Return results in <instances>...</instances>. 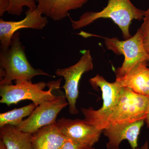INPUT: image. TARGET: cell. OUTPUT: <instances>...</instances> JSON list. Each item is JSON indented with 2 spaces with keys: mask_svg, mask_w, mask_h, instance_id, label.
<instances>
[{
  "mask_svg": "<svg viewBox=\"0 0 149 149\" xmlns=\"http://www.w3.org/2000/svg\"><path fill=\"white\" fill-rule=\"evenodd\" d=\"M145 13V11L136 8L130 0H109L107 5L101 11L85 13L77 21L69 17L73 29L87 26L98 19H111L121 29L123 38L127 40L132 37L129 32L131 22L134 19L141 20Z\"/></svg>",
  "mask_w": 149,
  "mask_h": 149,
  "instance_id": "cell-1",
  "label": "cell"
},
{
  "mask_svg": "<svg viewBox=\"0 0 149 149\" xmlns=\"http://www.w3.org/2000/svg\"><path fill=\"white\" fill-rule=\"evenodd\" d=\"M0 67L4 70L5 75L0 81V85L11 84L13 80L31 81L37 75L55 77L40 69H35L29 63L24 47L20 41L19 32L15 33L12 38L10 47L6 50H1Z\"/></svg>",
  "mask_w": 149,
  "mask_h": 149,
  "instance_id": "cell-2",
  "label": "cell"
},
{
  "mask_svg": "<svg viewBox=\"0 0 149 149\" xmlns=\"http://www.w3.org/2000/svg\"><path fill=\"white\" fill-rule=\"evenodd\" d=\"M63 77L47 84L40 82L33 83L24 80H15V84L0 85L1 103L8 106L24 100H29L38 106L45 102L54 100L58 96L54 95V90L59 89Z\"/></svg>",
  "mask_w": 149,
  "mask_h": 149,
  "instance_id": "cell-3",
  "label": "cell"
},
{
  "mask_svg": "<svg viewBox=\"0 0 149 149\" xmlns=\"http://www.w3.org/2000/svg\"><path fill=\"white\" fill-rule=\"evenodd\" d=\"M149 111L148 97L123 87L117 104L98 129L102 131L111 125L132 123L141 120L145 121Z\"/></svg>",
  "mask_w": 149,
  "mask_h": 149,
  "instance_id": "cell-4",
  "label": "cell"
},
{
  "mask_svg": "<svg viewBox=\"0 0 149 149\" xmlns=\"http://www.w3.org/2000/svg\"><path fill=\"white\" fill-rule=\"evenodd\" d=\"M103 38L108 49L124 56L122 65L116 70V79L124 77L140 63L149 62V54L144 48L143 37L140 29L133 37L123 41L117 38Z\"/></svg>",
  "mask_w": 149,
  "mask_h": 149,
  "instance_id": "cell-5",
  "label": "cell"
},
{
  "mask_svg": "<svg viewBox=\"0 0 149 149\" xmlns=\"http://www.w3.org/2000/svg\"><path fill=\"white\" fill-rule=\"evenodd\" d=\"M89 82L94 89L98 88L100 89L103 101L102 106L97 110L90 107L88 109L81 108V111L87 122L98 129L99 126L117 104L123 87L117 81L113 83L108 82L99 74L91 78Z\"/></svg>",
  "mask_w": 149,
  "mask_h": 149,
  "instance_id": "cell-6",
  "label": "cell"
},
{
  "mask_svg": "<svg viewBox=\"0 0 149 149\" xmlns=\"http://www.w3.org/2000/svg\"><path fill=\"white\" fill-rule=\"evenodd\" d=\"M82 53L83 56L77 63L67 68L57 69L55 71L57 76L64 78L65 84L62 88L65 92L69 112L71 114L79 113L76 103L79 96V82L82 75L92 70L94 67L90 50H83Z\"/></svg>",
  "mask_w": 149,
  "mask_h": 149,
  "instance_id": "cell-7",
  "label": "cell"
},
{
  "mask_svg": "<svg viewBox=\"0 0 149 149\" xmlns=\"http://www.w3.org/2000/svg\"><path fill=\"white\" fill-rule=\"evenodd\" d=\"M68 105L65 96H59L54 100L39 105L28 118L16 126L25 133H34L40 128L56 122V118L62 110Z\"/></svg>",
  "mask_w": 149,
  "mask_h": 149,
  "instance_id": "cell-8",
  "label": "cell"
},
{
  "mask_svg": "<svg viewBox=\"0 0 149 149\" xmlns=\"http://www.w3.org/2000/svg\"><path fill=\"white\" fill-rule=\"evenodd\" d=\"M56 123L67 139L89 146L93 147L97 143L102 133L85 119L62 118L57 120Z\"/></svg>",
  "mask_w": 149,
  "mask_h": 149,
  "instance_id": "cell-9",
  "label": "cell"
},
{
  "mask_svg": "<svg viewBox=\"0 0 149 149\" xmlns=\"http://www.w3.org/2000/svg\"><path fill=\"white\" fill-rule=\"evenodd\" d=\"M25 18L19 21H5L0 19L1 50H6L10 47L12 38L17 31L22 28L42 29L48 23L47 17L42 16L38 9H28L25 13Z\"/></svg>",
  "mask_w": 149,
  "mask_h": 149,
  "instance_id": "cell-10",
  "label": "cell"
},
{
  "mask_svg": "<svg viewBox=\"0 0 149 149\" xmlns=\"http://www.w3.org/2000/svg\"><path fill=\"white\" fill-rule=\"evenodd\" d=\"M145 120L132 123L111 125L102 130L104 136L108 139L107 149H120L119 145L123 140H127L132 149L138 147V139L140 130Z\"/></svg>",
  "mask_w": 149,
  "mask_h": 149,
  "instance_id": "cell-11",
  "label": "cell"
},
{
  "mask_svg": "<svg viewBox=\"0 0 149 149\" xmlns=\"http://www.w3.org/2000/svg\"><path fill=\"white\" fill-rule=\"evenodd\" d=\"M37 8L54 21H60L68 15L69 11L81 8L88 0H35Z\"/></svg>",
  "mask_w": 149,
  "mask_h": 149,
  "instance_id": "cell-12",
  "label": "cell"
},
{
  "mask_svg": "<svg viewBox=\"0 0 149 149\" xmlns=\"http://www.w3.org/2000/svg\"><path fill=\"white\" fill-rule=\"evenodd\" d=\"M66 139L56 122L32 134V149H60Z\"/></svg>",
  "mask_w": 149,
  "mask_h": 149,
  "instance_id": "cell-13",
  "label": "cell"
},
{
  "mask_svg": "<svg viewBox=\"0 0 149 149\" xmlns=\"http://www.w3.org/2000/svg\"><path fill=\"white\" fill-rule=\"evenodd\" d=\"M143 62L133 68L124 77L116 79L122 87L130 88L135 93L149 96V67Z\"/></svg>",
  "mask_w": 149,
  "mask_h": 149,
  "instance_id": "cell-14",
  "label": "cell"
},
{
  "mask_svg": "<svg viewBox=\"0 0 149 149\" xmlns=\"http://www.w3.org/2000/svg\"><path fill=\"white\" fill-rule=\"evenodd\" d=\"M32 134L18 130L16 126L5 125L0 127L1 140L7 149H32Z\"/></svg>",
  "mask_w": 149,
  "mask_h": 149,
  "instance_id": "cell-15",
  "label": "cell"
},
{
  "mask_svg": "<svg viewBox=\"0 0 149 149\" xmlns=\"http://www.w3.org/2000/svg\"><path fill=\"white\" fill-rule=\"evenodd\" d=\"M37 107L32 103L20 108L15 109L0 114V127L5 125L17 126L23 120V118L29 116Z\"/></svg>",
  "mask_w": 149,
  "mask_h": 149,
  "instance_id": "cell-16",
  "label": "cell"
},
{
  "mask_svg": "<svg viewBox=\"0 0 149 149\" xmlns=\"http://www.w3.org/2000/svg\"><path fill=\"white\" fill-rule=\"evenodd\" d=\"M33 10L37 8L35 0H10V6L7 12L13 15H20L23 12L24 7Z\"/></svg>",
  "mask_w": 149,
  "mask_h": 149,
  "instance_id": "cell-17",
  "label": "cell"
},
{
  "mask_svg": "<svg viewBox=\"0 0 149 149\" xmlns=\"http://www.w3.org/2000/svg\"><path fill=\"white\" fill-rule=\"evenodd\" d=\"M60 149H95L93 147L89 146L76 143L67 139Z\"/></svg>",
  "mask_w": 149,
  "mask_h": 149,
  "instance_id": "cell-18",
  "label": "cell"
},
{
  "mask_svg": "<svg viewBox=\"0 0 149 149\" xmlns=\"http://www.w3.org/2000/svg\"><path fill=\"white\" fill-rule=\"evenodd\" d=\"M143 22L139 29L143 37L149 36V14L145 15Z\"/></svg>",
  "mask_w": 149,
  "mask_h": 149,
  "instance_id": "cell-19",
  "label": "cell"
},
{
  "mask_svg": "<svg viewBox=\"0 0 149 149\" xmlns=\"http://www.w3.org/2000/svg\"><path fill=\"white\" fill-rule=\"evenodd\" d=\"M10 6V0H0V16H3L8 11Z\"/></svg>",
  "mask_w": 149,
  "mask_h": 149,
  "instance_id": "cell-20",
  "label": "cell"
},
{
  "mask_svg": "<svg viewBox=\"0 0 149 149\" xmlns=\"http://www.w3.org/2000/svg\"><path fill=\"white\" fill-rule=\"evenodd\" d=\"M143 41L145 50L149 54V36L143 37Z\"/></svg>",
  "mask_w": 149,
  "mask_h": 149,
  "instance_id": "cell-21",
  "label": "cell"
},
{
  "mask_svg": "<svg viewBox=\"0 0 149 149\" xmlns=\"http://www.w3.org/2000/svg\"><path fill=\"white\" fill-rule=\"evenodd\" d=\"M136 149H149L148 142L147 141L141 148H139L138 147Z\"/></svg>",
  "mask_w": 149,
  "mask_h": 149,
  "instance_id": "cell-22",
  "label": "cell"
},
{
  "mask_svg": "<svg viewBox=\"0 0 149 149\" xmlns=\"http://www.w3.org/2000/svg\"><path fill=\"white\" fill-rule=\"evenodd\" d=\"M0 149H7L5 145L1 140H0Z\"/></svg>",
  "mask_w": 149,
  "mask_h": 149,
  "instance_id": "cell-23",
  "label": "cell"
},
{
  "mask_svg": "<svg viewBox=\"0 0 149 149\" xmlns=\"http://www.w3.org/2000/svg\"><path fill=\"white\" fill-rule=\"evenodd\" d=\"M148 66L149 67V63H148ZM145 122L146 123L147 127H148L149 128V111L148 114V116H147V118L146 120H145Z\"/></svg>",
  "mask_w": 149,
  "mask_h": 149,
  "instance_id": "cell-24",
  "label": "cell"
},
{
  "mask_svg": "<svg viewBox=\"0 0 149 149\" xmlns=\"http://www.w3.org/2000/svg\"><path fill=\"white\" fill-rule=\"evenodd\" d=\"M149 14V8L147 10L145 11V15Z\"/></svg>",
  "mask_w": 149,
  "mask_h": 149,
  "instance_id": "cell-25",
  "label": "cell"
}]
</instances>
